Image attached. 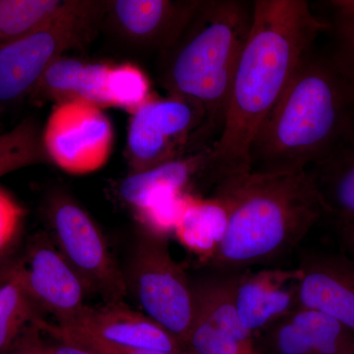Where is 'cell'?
Segmentation results:
<instances>
[{
  "label": "cell",
  "mask_w": 354,
  "mask_h": 354,
  "mask_svg": "<svg viewBox=\"0 0 354 354\" xmlns=\"http://www.w3.org/2000/svg\"><path fill=\"white\" fill-rule=\"evenodd\" d=\"M305 0H255L220 137L209 149L205 180L216 186L248 174L256 134L317 39L328 30Z\"/></svg>",
  "instance_id": "1"
},
{
  "label": "cell",
  "mask_w": 354,
  "mask_h": 354,
  "mask_svg": "<svg viewBox=\"0 0 354 354\" xmlns=\"http://www.w3.org/2000/svg\"><path fill=\"white\" fill-rule=\"evenodd\" d=\"M353 128V88L330 50L314 48L256 134L249 150V171H307Z\"/></svg>",
  "instance_id": "2"
},
{
  "label": "cell",
  "mask_w": 354,
  "mask_h": 354,
  "mask_svg": "<svg viewBox=\"0 0 354 354\" xmlns=\"http://www.w3.org/2000/svg\"><path fill=\"white\" fill-rule=\"evenodd\" d=\"M230 204L225 239L202 267L246 271L297 252L324 211L308 171L243 174L221 183ZM215 188V189H216Z\"/></svg>",
  "instance_id": "3"
},
{
  "label": "cell",
  "mask_w": 354,
  "mask_h": 354,
  "mask_svg": "<svg viewBox=\"0 0 354 354\" xmlns=\"http://www.w3.org/2000/svg\"><path fill=\"white\" fill-rule=\"evenodd\" d=\"M253 1L213 0L201 6L169 51L165 85L205 116L204 136L220 137L239 58L250 32Z\"/></svg>",
  "instance_id": "4"
},
{
  "label": "cell",
  "mask_w": 354,
  "mask_h": 354,
  "mask_svg": "<svg viewBox=\"0 0 354 354\" xmlns=\"http://www.w3.org/2000/svg\"><path fill=\"white\" fill-rule=\"evenodd\" d=\"M125 281L143 313L185 348L193 317L192 286L189 274L172 258L167 236L143 230Z\"/></svg>",
  "instance_id": "5"
},
{
  "label": "cell",
  "mask_w": 354,
  "mask_h": 354,
  "mask_svg": "<svg viewBox=\"0 0 354 354\" xmlns=\"http://www.w3.org/2000/svg\"><path fill=\"white\" fill-rule=\"evenodd\" d=\"M93 6L66 2L48 24L0 46V102L19 99L38 85L44 72L62 51L87 36Z\"/></svg>",
  "instance_id": "6"
},
{
  "label": "cell",
  "mask_w": 354,
  "mask_h": 354,
  "mask_svg": "<svg viewBox=\"0 0 354 354\" xmlns=\"http://www.w3.org/2000/svg\"><path fill=\"white\" fill-rule=\"evenodd\" d=\"M55 245L82 279L88 292L104 302L123 301L128 290L104 236L92 218L75 203L60 200L50 211Z\"/></svg>",
  "instance_id": "7"
},
{
  "label": "cell",
  "mask_w": 354,
  "mask_h": 354,
  "mask_svg": "<svg viewBox=\"0 0 354 354\" xmlns=\"http://www.w3.org/2000/svg\"><path fill=\"white\" fill-rule=\"evenodd\" d=\"M204 274L191 279L193 317L185 348L189 354H244L253 348L250 334L242 327L234 301L239 272L202 267Z\"/></svg>",
  "instance_id": "8"
},
{
  "label": "cell",
  "mask_w": 354,
  "mask_h": 354,
  "mask_svg": "<svg viewBox=\"0 0 354 354\" xmlns=\"http://www.w3.org/2000/svg\"><path fill=\"white\" fill-rule=\"evenodd\" d=\"M113 127L101 106L82 99H68L53 109L44 132L51 160L71 174H88L108 162Z\"/></svg>",
  "instance_id": "9"
},
{
  "label": "cell",
  "mask_w": 354,
  "mask_h": 354,
  "mask_svg": "<svg viewBox=\"0 0 354 354\" xmlns=\"http://www.w3.org/2000/svg\"><path fill=\"white\" fill-rule=\"evenodd\" d=\"M202 109L183 100H149L133 113L128 148L135 172L176 160L174 151L193 131L204 136Z\"/></svg>",
  "instance_id": "10"
},
{
  "label": "cell",
  "mask_w": 354,
  "mask_h": 354,
  "mask_svg": "<svg viewBox=\"0 0 354 354\" xmlns=\"http://www.w3.org/2000/svg\"><path fill=\"white\" fill-rule=\"evenodd\" d=\"M21 271L39 308L53 314L59 327L75 322L87 307L88 290L55 242L41 234L32 239Z\"/></svg>",
  "instance_id": "11"
},
{
  "label": "cell",
  "mask_w": 354,
  "mask_h": 354,
  "mask_svg": "<svg viewBox=\"0 0 354 354\" xmlns=\"http://www.w3.org/2000/svg\"><path fill=\"white\" fill-rule=\"evenodd\" d=\"M299 308L335 319L354 334V263L342 251L330 253L304 243L297 252Z\"/></svg>",
  "instance_id": "12"
},
{
  "label": "cell",
  "mask_w": 354,
  "mask_h": 354,
  "mask_svg": "<svg viewBox=\"0 0 354 354\" xmlns=\"http://www.w3.org/2000/svg\"><path fill=\"white\" fill-rule=\"evenodd\" d=\"M53 326L116 348L188 353L174 335L123 301L106 302L97 307L87 305L75 322L64 327Z\"/></svg>",
  "instance_id": "13"
},
{
  "label": "cell",
  "mask_w": 354,
  "mask_h": 354,
  "mask_svg": "<svg viewBox=\"0 0 354 354\" xmlns=\"http://www.w3.org/2000/svg\"><path fill=\"white\" fill-rule=\"evenodd\" d=\"M260 354H354V334L335 319L297 308L256 335Z\"/></svg>",
  "instance_id": "14"
},
{
  "label": "cell",
  "mask_w": 354,
  "mask_h": 354,
  "mask_svg": "<svg viewBox=\"0 0 354 354\" xmlns=\"http://www.w3.org/2000/svg\"><path fill=\"white\" fill-rule=\"evenodd\" d=\"M300 272L292 268L265 267L239 272L234 301L242 327L254 337L299 308Z\"/></svg>",
  "instance_id": "15"
},
{
  "label": "cell",
  "mask_w": 354,
  "mask_h": 354,
  "mask_svg": "<svg viewBox=\"0 0 354 354\" xmlns=\"http://www.w3.org/2000/svg\"><path fill=\"white\" fill-rule=\"evenodd\" d=\"M201 2L120 0L113 11L121 27L148 44L167 50L186 29Z\"/></svg>",
  "instance_id": "16"
},
{
  "label": "cell",
  "mask_w": 354,
  "mask_h": 354,
  "mask_svg": "<svg viewBox=\"0 0 354 354\" xmlns=\"http://www.w3.org/2000/svg\"><path fill=\"white\" fill-rule=\"evenodd\" d=\"M207 151L194 157L176 158L147 171L134 172L120 185L122 199L138 216L160 203L185 194L193 177L203 174Z\"/></svg>",
  "instance_id": "17"
},
{
  "label": "cell",
  "mask_w": 354,
  "mask_h": 354,
  "mask_svg": "<svg viewBox=\"0 0 354 354\" xmlns=\"http://www.w3.org/2000/svg\"><path fill=\"white\" fill-rule=\"evenodd\" d=\"M230 215V200L218 188L212 191L209 197L189 194L174 234L188 251L199 258L203 265L213 257L225 239Z\"/></svg>",
  "instance_id": "18"
},
{
  "label": "cell",
  "mask_w": 354,
  "mask_h": 354,
  "mask_svg": "<svg viewBox=\"0 0 354 354\" xmlns=\"http://www.w3.org/2000/svg\"><path fill=\"white\" fill-rule=\"evenodd\" d=\"M333 223H354V128L318 164L307 169Z\"/></svg>",
  "instance_id": "19"
},
{
  "label": "cell",
  "mask_w": 354,
  "mask_h": 354,
  "mask_svg": "<svg viewBox=\"0 0 354 354\" xmlns=\"http://www.w3.org/2000/svg\"><path fill=\"white\" fill-rule=\"evenodd\" d=\"M113 67L85 64L73 58H58L39 83L48 92L82 99L101 106H113L111 97Z\"/></svg>",
  "instance_id": "20"
},
{
  "label": "cell",
  "mask_w": 354,
  "mask_h": 354,
  "mask_svg": "<svg viewBox=\"0 0 354 354\" xmlns=\"http://www.w3.org/2000/svg\"><path fill=\"white\" fill-rule=\"evenodd\" d=\"M38 305L28 291L21 260L13 278L0 288V354H6L29 323H36Z\"/></svg>",
  "instance_id": "21"
},
{
  "label": "cell",
  "mask_w": 354,
  "mask_h": 354,
  "mask_svg": "<svg viewBox=\"0 0 354 354\" xmlns=\"http://www.w3.org/2000/svg\"><path fill=\"white\" fill-rule=\"evenodd\" d=\"M65 6L57 0H0V46L37 31Z\"/></svg>",
  "instance_id": "22"
},
{
  "label": "cell",
  "mask_w": 354,
  "mask_h": 354,
  "mask_svg": "<svg viewBox=\"0 0 354 354\" xmlns=\"http://www.w3.org/2000/svg\"><path fill=\"white\" fill-rule=\"evenodd\" d=\"M327 6V32L333 38L330 53L354 91V0H334Z\"/></svg>",
  "instance_id": "23"
},
{
  "label": "cell",
  "mask_w": 354,
  "mask_h": 354,
  "mask_svg": "<svg viewBox=\"0 0 354 354\" xmlns=\"http://www.w3.org/2000/svg\"><path fill=\"white\" fill-rule=\"evenodd\" d=\"M149 90L148 79L137 67L130 64L113 67L111 88L113 106L127 109L132 114L136 113L150 100Z\"/></svg>",
  "instance_id": "24"
},
{
  "label": "cell",
  "mask_w": 354,
  "mask_h": 354,
  "mask_svg": "<svg viewBox=\"0 0 354 354\" xmlns=\"http://www.w3.org/2000/svg\"><path fill=\"white\" fill-rule=\"evenodd\" d=\"M37 153L34 133L27 123L0 135V176L36 162Z\"/></svg>",
  "instance_id": "25"
},
{
  "label": "cell",
  "mask_w": 354,
  "mask_h": 354,
  "mask_svg": "<svg viewBox=\"0 0 354 354\" xmlns=\"http://www.w3.org/2000/svg\"><path fill=\"white\" fill-rule=\"evenodd\" d=\"M39 328L46 330L48 334L53 335L57 341H64L72 342V344H78L83 348L93 351L97 354H189L178 353H167V351H146V349H129L116 348V346H109L104 342L92 339L88 335L78 334V333L65 332V330H58L51 324L41 321L39 324Z\"/></svg>",
  "instance_id": "26"
},
{
  "label": "cell",
  "mask_w": 354,
  "mask_h": 354,
  "mask_svg": "<svg viewBox=\"0 0 354 354\" xmlns=\"http://www.w3.org/2000/svg\"><path fill=\"white\" fill-rule=\"evenodd\" d=\"M23 209L8 193L0 188V255L6 253L22 221Z\"/></svg>",
  "instance_id": "27"
},
{
  "label": "cell",
  "mask_w": 354,
  "mask_h": 354,
  "mask_svg": "<svg viewBox=\"0 0 354 354\" xmlns=\"http://www.w3.org/2000/svg\"><path fill=\"white\" fill-rule=\"evenodd\" d=\"M341 250L354 263V223H333Z\"/></svg>",
  "instance_id": "28"
},
{
  "label": "cell",
  "mask_w": 354,
  "mask_h": 354,
  "mask_svg": "<svg viewBox=\"0 0 354 354\" xmlns=\"http://www.w3.org/2000/svg\"><path fill=\"white\" fill-rule=\"evenodd\" d=\"M19 263L20 260L11 257L7 253L0 255V288L13 278Z\"/></svg>",
  "instance_id": "29"
},
{
  "label": "cell",
  "mask_w": 354,
  "mask_h": 354,
  "mask_svg": "<svg viewBox=\"0 0 354 354\" xmlns=\"http://www.w3.org/2000/svg\"><path fill=\"white\" fill-rule=\"evenodd\" d=\"M44 354H97L88 349L64 341H58L57 346H53L48 351H44Z\"/></svg>",
  "instance_id": "30"
},
{
  "label": "cell",
  "mask_w": 354,
  "mask_h": 354,
  "mask_svg": "<svg viewBox=\"0 0 354 354\" xmlns=\"http://www.w3.org/2000/svg\"><path fill=\"white\" fill-rule=\"evenodd\" d=\"M244 354H260V353H258L257 351H254V349H251V351H247L246 353H244Z\"/></svg>",
  "instance_id": "31"
},
{
  "label": "cell",
  "mask_w": 354,
  "mask_h": 354,
  "mask_svg": "<svg viewBox=\"0 0 354 354\" xmlns=\"http://www.w3.org/2000/svg\"><path fill=\"white\" fill-rule=\"evenodd\" d=\"M23 354H44V353H23Z\"/></svg>",
  "instance_id": "32"
}]
</instances>
